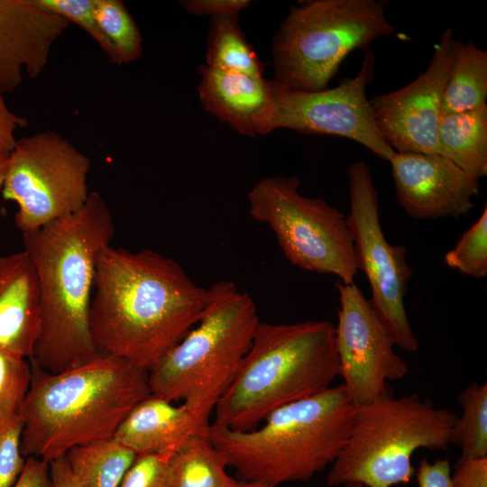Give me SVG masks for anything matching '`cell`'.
I'll return each mask as SVG.
<instances>
[{
    "mask_svg": "<svg viewBox=\"0 0 487 487\" xmlns=\"http://www.w3.org/2000/svg\"><path fill=\"white\" fill-rule=\"evenodd\" d=\"M211 299L173 259L151 249L104 247L89 310L98 351L150 372L192 329Z\"/></svg>",
    "mask_w": 487,
    "mask_h": 487,
    "instance_id": "6da1fadb",
    "label": "cell"
},
{
    "mask_svg": "<svg viewBox=\"0 0 487 487\" xmlns=\"http://www.w3.org/2000/svg\"><path fill=\"white\" fill-rule=\"evenodd\" d=\"M115 234L112 213L97 192L78 212L23 233L40 294L41 328L30 358L57 373L99 354L89 326L97 257Z\"/></svg>",
    "mask_w": 487,
    "mask_h": 487,
    "instance_id": "7a4b0ae2",
    "label": "cell"
},
{
    "mask_svg": "<svg viewBox=\"0 0 487 487\" xmlns=\"http://www.w3.org/2000/svg\"><path fill=\"white\" fill-rule=\"evenodd\" d=\"M21 406L22 455L48 463L72 448L114 435L129 412L151 395L149 372L105 353L51 373L30 360Z\"/></svg>",
    "mask_w": 487,
    "mask_h": 487,
    "instance_id": "3957f363",
    "label": "cell"
},
{
    "mask_svg": "<svg viewBox=\"0 0 487 487\" xmlns=\"http://www.w3.org/2000/svg\"><path fill=\"white\" fill-rule=\"evenodd\" d=\"M339 372L332 322L260 321L236 376L215 407L211 425L253 430L275 409L330 388Z\"/></svg>",
    "mask_w": 487,
    "mask_h": 487,
    "instance_id": "277c9868",
    "label": "cell"
},
{
    "mask_svg": "<svg viewBox=\"0 0 487 487\" xmlns=\"http://www.w3.org/2000/svg\"><path fill=\"white\" fill-rule=\"evenodd\" d=\"M354 408L341 383L275 409L250 431L210 424L208 436L238 480L271 487L305 482L335 461Z\"/></svg>",
    "mask_w": 487,
    "mask_h": 487,
    "instance_id": "5b68a950",
    "label": "cell"
},
{
    "mask_svg": "<svg viewBox=\"0 0 487 487\" xmlns=\"http://www.w3.org/2000/svg\"><path fill=\"white\" fill-rule=\"evenodd\" d=\"M209 289L211 299L198 323L149 372L152 395L181 402L207 424L236 376L260 323L249 293L230 281Z\"/></svg>",
    "mask_w": 487,
    "mask_h": 487,
    "instance_id": "8992f818",
    "label": "cell"
},
{
    "mask_svg": "<svg viewBox=\"0 0 487 487\" xmlns=\"http://www.w3.org/2000/svg\"><path fill=\"white\" fill-rule=\"evenodd\" d=\"M456 417L416 393L394 397L389 386L372 402L354 408L348 439L331 464L326 484L409 482L416 472L413 454L420 448L446 449Z\"/></svg>",
    "mask_w": 487,
    "mask_h": 487,
    "instance_id": "52a82bcc",
    "label": "cell"
},
{
    "mask_svg": "<svg viewBox=\"0 0 487 487\" xmlns=\"http://www.w3.org/2000/svg\"><path fill=\"white\" fill-rule=\"evenodd\" d=\"M381 0H309L292 6L271 44L274 80L305 91L327 87L354 50L394 33Z\"/></svg>",
    "mask_w": 487,
    "mask_h": 487,
    "instance_id": "ba28073f",
    "label": "cell"
},
{
    "mask_svg": "<svg viewBox=\"0 0 487 487\" xmlns=\"http://www.w3.org/2000/svg\"><path fill=\"white\" fill-rule=\"evenodd\" d=\"M299 184L296 176L259 180L247 195L251 217L269 226L293 265L354 283L358 270L347 216L322 198L302 196Z\"/></svg>",
    "mask_w": 487,
    "mask_h": 487,
    "instance_id": "9c48e42d",
    "label": "cell"
},
{
    "mask_svg": "<svg viewBox=\"0 0 487 487\" xmlns=\"http://www.w3.org/2000/svg\"><path fill=\"white\" fill-rule=\"evenodd\" d=\"M89 158L54 131L22 137L7 158L3 197L17 205L16 228L37 230L83 207Z\"/></svg>",
    "mask_w": 487,
    "mask_h": 487,
    "instance_id": "30bf717a",
    "label": "cell"
},
{
    "mask_svg": "<svg viewBox=\"0 0 487 487\" xmlns=\"http://www.w3.org/2000/svg\"><path fill=\"white\" fill-rule=\"evenodd\" d=\"M350 212L347 216L357 270L369 281L371 306L395 345L408 353L418 348L409 324L404 299L412 270L403 245L385 238L379 218V200L368 165L358 161L347 170Z\"/></svg>",
    "mask_w": 487,
    "mask_h": 487,
    "instance_id": "8fae6325",
    "label": "cell"
},
{
    "mask_svg": "<svg viewBox=\"0 0 487 487\" xmlns=\"http://www.w3.org/2000/svg\"><path fill=\"white\" fill-rule=\"evenodd\" d=\"M374 65L373 52L368 50L356 76L318 91L293 89L270 80L274 101L273 131L287 128L306 134L348 138L389 161L395 151L377 129L366 96Z\"/></svg>",
    "mask_w": 487,
    "mask_h": 487,
    "instance_id": "7c38bea8",
    "label": "cell"
},
{
    "mask_svg": "<svg viewBox=\"0 0 487 487\" xmlns=\"http://www.w3.org/2000/svg\"><path fill=\"white\" fill-rule=\"evenodd\" d=\"M339 309L335 344L339 376L354 407L366 405L388 388V381L404 378L409 364L394 351V343L362 289L336 283Z\"/></svg>",
    "mask_w": 487,
    "mask_h": 487,
    "instance_id": "4fadbf2b",
    "label": "cell"
},
{
    "mask_svg": "<svg viewBox=\"0 0 487 487\" xmlns=\"http://www.w3.org/2000/svg\"><path fill=\"white\" fill-rule=\"evenodd\" d=\"M456 39L446 29L427 69L398 90L369 99L375 125L396 152L439 154L437 128Z\"/></svg>",
    "mask_w": 487,
    "mask_h": 487,
    "instance_id": "5bb4252c",
    "label": "cell"
},
{
    "mask_svg": "<svg viewBox=\"0 0 487 487\" xmlns=\"http://www.w3.org/2000/svg\"><path fill=\"white\" fill-rule=\"evenodd\" d=\"M396 198L415 219L459 217L474 206L479 180L440 154L396 152L389 160Z\"/></svg>",
    "mask_w": 487,
    "mask_h": 487,
    "instance_id": "9a60e30c",
    "label": "cell"
},
{
    "mask_svg": "<svg viewBox=\"0 0 487 487\" xmlns=\"http://www.w3.org/2000/svg\"><path fill=\"white\" fill-rule=\"evenodd\" d=\"M69 22L32 0H0V91L10 93L45 69L54 42Z\"/></svg>",
    "mask_w": 487,
    "mask_h": 487,
    "instance_id": "2e32d148",
    "label": "cell"
},
{
    "mask_svg": "<svg viewBox=\"0 0 487 487\" xmlns=\"http://www.w3.org/2000/svg\"><path fill=\"white\" fill-rule=\"evenodd\" d=\"M198 71V97L207 112L241 134L254 137L273 131L274 101L270 80L206 65Z\"/></svg>",
    "mask_w": 487,
    "mask_h": 487,
    "instance_id": "e0dca14e",
    "label": "cell"
},
{
    "mask_svg": "<svg viewBox=\"0 0 487 487\" xmlns=\"http://www.w3.org/2000/svg\"><path fill=\"white\" fill-rule=\"evenodd\" d=\"M40 328L38 280L29 254L0 255V350L30 359Z\"/></svg>",
    "mask_w": 487,
    "mask_h": 487,
    "instance_id": "ac0fdd59",
    "label": "cell"
},
{
    "mask_svg": "<svg viewBox=\"0 0 487 487\" xmlns=\"http://www.w3.org/2000/svg\"><path fill=\"white\" fill-rule=\"evenodd\" d=\"M210 424L199 420L184 404L150 395L124 418L114 438L136 455H173L191 436Z\"/></svg>",
    "mask_w": 487,
    "mask_h": 487,
    "instance_id": "d6986e66",
    "label": "cell"
},
{
    "mask_svg": "<svg viewBox=\"0 0 487 487\" xmlns=\"http://www.w3.org/2000/svg\"><path fill=\"white\" fill-rule=\"evenodd\" d=\"M437 142L439 154L446 157L470 177L487 175V106L473 110L441 114Z\"/></svg>",
    "mask_w": 487,
    "mask_h": 487,
    "instance_id": "ffe728a7",
    "label": "cell"
},
{
    "mask_svg": "<svg viewBox=\"0 0 487 487\" xmlns=\"http://www.w3.org/2000/svg\"><path fill=\"white\" fill-rule=\"evenodd\" d=\"M227 467L207 428L191 436L171 455L170 487H238L240 481L227 473Z\"/></svg>",
    "mask_w": 487,
    "mask_h": 487,
    "instance_id": "44dd1931",
    "label": "cell"
},
{
    "mask_svg": "<svg viewBox=\"0 0 487 487\" xmlns=\"http://www.w3.org/2000/svg\"><path fill=\"white\" fill-rule=\"evenodd\" d=\"M487 99V51L471 40H456L452 68L445 86L441 114L463 113L480 107Z\"/></svg>",
    "mask_w": 487,
    "mask_h": 487,
    "instance_id": "7402d4cb",
    "label": "cell"
},
{
    "mask_svg": "<svg viewBox=\"0 0 487 487\" xmlns=\"http://www.w3.org/2000/svg\"><path fill=\"white\" fill-rule=\"evenodd\" d=\"M136 456L114 437L74 447L65 455L79 487H119Z\"/></svg>",
    "mask_w": 487,
    "mask_h": 487,
    "instance_id": "603a6c76",
    "label": "cell"
},
{
    "mask_svg": "<svg viewBox=\"0 0 487 487\" xmlns=\"http://www.w3.org/2000/svg\"><path fill=\"white\" fill-rule=\"evenodd\" d=\"M205 65L215 69L263 77L264 65L246 41L237 16L211 19Z\"/></svg>",
    "mask_w": 487,
    "mask_h": 487,
    "instance_id": "cb8c5ba5",
    "label": "cell"
},
{
    "mask_svg": "<svg viewBox=\"0 0 487 487\" xmlns=\"http://www.w3.org/2000/svg\"><path fill=\"white\" fill-rule=\"evenodd\" d=\"M457 401L463 412L455 420L451 444L461 449L462 457L487 456V383L471 382Z\"/></svg>",
    "mask_w": 487,
    "mask_h": 487,
    "instance_id": "d4e9b609",
    "label": "cell"
},
{
    "mask_svg": "<svg viewBox=\"0 0 487 487\" xmlns=\"http://www.w3.org/2000/svg\"><path fill=\"white\" fill-rule=\"evenodd\" d=\"M93 13L115 51L116 64L129 63L142 57L141 32L122 1L93 0Z\"/></svg>",
    "mask_w": 487,
    "mask_h": 487,
    "instance_id": "484cf974",
    "label": "cell"
},
{
    "mask_svg": "<svg viewBox=\"0 0 487 487\" xmlns=\"http://www.w3.org/2000/svg\"><path fill=\"white\" fill-rule=\"evenodd\" d=\"M446 264L474 279L487 275V207L445 254Z\"/></svg>",
    "mask_w": 487,
    "mask_h": 487,
    "instance_id": "4316f807",
    "label": "cell"
},
{
    "mask_svg": "<svg viewBox=\"0 0 487 487\" xmlns=\"http://www.w3.org/2000/svg\"><path fill=\"white\" fill-rule=\"evenodd\" d=\"M30 380L29 359L0 350V418L20 410Z\"/></svg>",
    "mask_w": 487,
    "mask_h": 487,
    "instance_id": "83f0119b",
    "label": "cell"
},
{
    "mask_svg": "<svg viewBox=\"0 0 487 487\" xmlns=\"http://www.w3.org/2000/svg\"><path fill=\"white\" fill-rule=\"evenodd\" d=\"M39 8L74 23L99 45L110 62L116 64L115 51L93 13V0H32Z\"/></svg>",
    "mask_w": 487,
    "mask_h": 487,
    "instance_id": "f1b7e54d",
    "label": "cell"
},
{
    "mask_svg": "<svg viewBox=\"0 0 487 487\" xmlns=\"http://www.w3.org/2000/svg\"><path fill=\"white\" fill-rule=\"evenodd\" d=\"M23 420L20 410L0 418V487H13L26 458L21 452Z\"/></svg>",
    "mask_w": 487,
    "mask_h": 487,
    "instance_id": "f546056e",
    "label": "cell"
},
{
    "mask_svg": "<svg viewBox=\"0 0 487 487\" xmlns=\"http://www.w3.org/2000/svg\"><path fill=\"white\" fill-rule=\"evenodd\" d=\"M170 454L137 455L119 487H170Z\"/></svg>",
    "mask_w": 487,
    "mask_h": 487,
    "instance_id": "4dcf8cb0",
    "label": "cell"
},
{
    "mask_svg": "<svg viewBox=\"0 0 487 487\" xmlns=\"http://www.w3.org/2000/svg\"><path fill=\"white\" fill-rule=\"evenodd\" d=\"M453 487H487V456L462 457L451 473Z\"/></svg>",
    "mask_w": 487,
    "mask_h": 487,
    "instance_id": "1f68e13d",
    "label": "cell"
},
{
    "mask_svg": "<svg viewBox=\"0 0 487 487\" xmlns=\"http://www.w3.org/2000/svg\"><path fill=\"white\" fill-rule=\"evenodd\" d=\"M185 10L193 15L213 17L237 16L247 8L249 0H185L180 1Z\"/></svg>",
    "mask_w": 487,
    "mask_h": 487,
    "instance_id": "d6a6232c",
    "label": "cell"
},
{
    "mask_svg": "<svg viewBox=\"0 0 487 487\" xmlns=\"http://www.w3.org/2000/svg\"><path fill=\"white\" fill-rule=\"evenodd\" d=\"M418 487H453L451 466L447 459H438L434 463L422 458L415 472Z\"/></svg>",
    "mask_w": 487,
    "mask_h": 487,
    "instance_id": "836d02e7",
    "label": "cell"
},
{
    "mask_svg": "<svg viewBox=\"0 0 487 487\" xmlns=\"http://www.w3.org/2000/svg\"><path fill=\"white\" fill-rule=\"evenodd\" d=\"M26 125V118L15 115L7 107L0 91V158H8L17 142L15 131Z\"/></svg>",
    "mask_w": 487,
    "mask_h": 487,
    "instance_id": "e575fe53",
    "label": "cell"
},
{
    "mask_svg": "<svg viewBox=\"0 0 487 487\" xmlns=\"http://www.w3.org/2000/svg\"><path fill=\"white\" fill-rule=\"evenodd\" d=\"M13 487H51L49 463L27 457L23 470Z\"/></svg>",
    "mask_w": 487,
    "mask_h": 487,
    "instance_id": "d590c367",
    "label": "cell"
},
{
    "mask_svg": "<svg viewBox=\"0 0 487 487\" xmlns=\"http://www.w3.org/2000/svg\"><path fill=\"white\" fill-rule=\"evenodd\" d=\"M51 487H79L65 456L49 463Z\"/></svg>",
    "mask_w": 487,
    "mask_h": 487,
    "instance_id": "8d00e7d4",
    "label": "cell"
},
{
    "mask_svg": "<svg viewBox=\"0 0 487 487\" xmlns=\"http://www.w3.org/2000/svg\"><path fill=\"white\" fill-rule=\"evenodd\" d=\"M7 165V158H0V191L3 187L5 170Z\"/></svg>",
    "mask_w": 487,
    "mask_h": 487,
    "instance_id": "74e56055",
    "label": "cell"
},
{
    "mask_svg": "<svg viewBox=\"0 0 487 487\" xmlns=\"http://www.w3.org/2000/svg\"><path fill=\"white\" fill-rule=\"evenodd\" d=\"M239 481L240 482H239L238 487H271L261 482H247V481H241V480Z\"/></svg>",
    "mask_w": 487,
    "mask_h": 487,
    "instance_id": "f35d334b",
    "label": "cell"
},
{
    "mask_svg": "<svg viewBox=\"0 0 487 487\" xmlns=\"http://www.w3.org/2000/svg\"><path fill=\"white\" fill-rule=\"evenodd\" d=\"M345 487H365L360 483H347L344 485Z\"/></svg>",
    "mask_w": 487,
    "mask_h": 487,
    "instance_id": "ab89813d",
    "label": "cell"
}]
</instances>
